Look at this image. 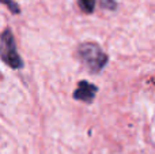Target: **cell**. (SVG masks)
<instances>
[{
  "label": "cell",
  "instance_id": "277c9868",
  "mask_svg": "<svg viewBox=\"0 0 155 154\" xmlns=\"http://www.w3.org/2000/svg\"><path fill=\"white\" fill-rule=\"evenodd\" d=\"M95 0H78V5L84 14H93L95 8Z\"/></svg>",
  "mask_w": 155,
  "mask_h": 154
},
{
  "label": "cell",
  "instance_id": "7a4b0ae2",
  "mask_svg": "<svg viewBox=\"0 0 155 154\" xmlns=\"http://www.w3.org/2000/svg\"><path fill=\"white\" fill-rule=\"evenodd\" d=\"M0 60L12 70H22L25 67V62L18 53L15 37L10 27H5L0 33Z\"/></svg>",
  "mask_w": 155,
  "mask_h": 154
},
{
  "label": "cell",
  "instance_id": "3957f363",
  "mask_svg": "<svg viewBox=\"0 0 155 154\" xmlns=\"http://www.w3.org/2000/svg\"><path fill=\"white\" fill-rule=\"evenodd\" d=\"M97 93H98V87L94 83H90L87 81H79L75 92H74V98L84 104H91L95 98Z\"/></svg>",
  "mask_w": 155,
  "mask_h": 154
},
{
  "label": "cell",
  "instance_id": "5b68a950",
  "mask_svg": "<svg viewBox=\"0 0 155 154\" xmlns=\"http://www.w3.org/2000/svg\"><path fill=\"white\" fill-rule=\"evenodd\" d=\"M0 3H2V4H4L5 7L10 10L11 14H15V15L21 14V7H19L18 3H15L14 0H0Z\"/></svg>",
  "mask_w": 155,
  "mask_h": 154
},
{
  "label": "cell",
  "instance_id": "8992f818",
  "mask_svg": "<svg viewBox=\"0 0 155 154\" xmlns=\"http://www.w3.org/2000/svg\"><path fill=\"white\" fill-rule=\"evenodd\" d=\"M101 7L107 11L117 10V2L116 0H101Z\"/></svg>",
  "mask_w": 155,
  "mask_h": 154
},
{
  "label": "cell",
  "instance_id": "6da1fadb",
  "mask_svg": "<svg viewBox=\"0 0 155 154\" xmlns=\"http://www.w3.org/2000/svg\"><path fill=\"white\" fill-rule=\"evenodd\" d=\"M76 56L91 74H99L109 62V56L95 42L80 44L76 48Z\"/></svg>",
  "mask_w": 155,
  "mask_h": 154
}]
</instances>
